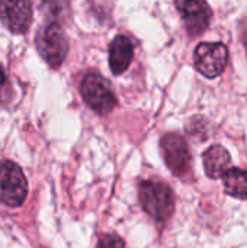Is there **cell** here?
Masks as SVG:
<instances>
[{
	"mask_svg": "<svg viewBox=\"0 0 247 248\" xmlns=\"http://www.w3.org/2000/svg\"><path fill=\"white\" fill-rule=\"evenodd\" d=\"M138 198L143 209L156 221H166L175 212V195L165 183L154 180L141 182Z\"/></svg>",
	"mask_w": 247,
	"mask_h": 248,
	"instance_id": "cell-1",
	"label": "cell"
},
{
	"mask_svg": "<svg viewBox=\"0 0 247 248\" xmlns=\"http://www.w3.org/2000/svg\"><path fill=\"white\" fill-rule=\"evenodd\" d=\"M35 44L38 52L49 67L58 68L64 62V58L68 52V41L61 25L58 23L44 25L36 33Z\"/></svg>",
	"mask_w": 247,
	"mask_h": 248,
	"instance_id": "cell-2",
	"label": "cell"
},
{
	"mask_svg": "<svg viewBox=\"0 0 247 248\" xmlns=\"http://www.w3.org/2000/svg\"><path fill=\"white\" fill-rule=\"evenodd\" d=\"M28 196V182L22 169L13 161L0 164V202L16 208L20 206Z\"/></svg>",
	"mask_w": 247,
	"mask_h": 248,
	"instance_id": "cell-3",
	"label": "cell"
},
{
	"mask_svg": "<svg viewBox=\"0 0 247 248\" xmlns=\"http://www.w3.org/2000/svg\"><path fill=\"white\" fill-rule=\"evenodd\" d=\"M80 92L86 105L99 115L109 113L118 103L108 81L98 73H89L83 78Z\"/></svg>",
	"mask_w": 247,
	"mask_h": 248,
	"instance_id": "cell-4",
	"label": "cell"
},
{
	"mask_svg": "<svg viewBox=\"0 0 247 248\" xmlns=\"http://www.w3.org/2000/svg\"><path fill=\"white\" fill-rule=\"evenodd\" d=\"M227 60L229 49L221 42H202L195 48L194 52L197 70L208 78L218 77L224 71Z\"/></svg>",
	"mask_w": 247,
	"mask_h": 248,
	"instance_id": "cell-5",
	"label": "cell"
},
{
	"mask_svg": "<svg viewBox=\"0 0 247 248\" xmlns=\"http://www.w3.org/2000/svg\"><path fill=\"white\" fill-rule=\"evenodd\" d=\"M165 161L170 171L176 176H183L191 167V153L185 138L176 132H169L163 135L160 141Z\"/></svg>",
	"mask_w": 247,
	"mask_h": 248,
	"instance_id": "cell-6",
	"label": "cell"
},
{
	"mask_svg": "<svg viewBox=\"0 0 247 248\" xmlns=\"http://www.w3.org/2000/svg\"><path fill=\"white\" fill-rule=\"evenodd\" d=\"M176 9L179 10L191 36L201 35L208 29L211 9L205 0H176Z\"/></svg>",
	"mask_w": 247,
	"mask_h": 248,
	"instance_id": "cell-7",
	"label": "cell"
},
{
	"mask_svg": "<svg viewBox=\"0 0 247 248\" xmlns=\"http://www.w3.org/2000/svg\"><path fill=\"white\" fill-rule=\"evenodd\" d=\"M0 19L10 32H26L32 20L29 0H0Z\"/></svg>",
	"mask_w": 247,
	"mask_h": 248,
	"instance_id": "cell-8",
	"label": "cell"
},
{
	"mask_svg": "<svg viewBox=\"0 0 247 248\" xmlns=\"http://www.w3.org/2000/svg\"><path fill=\"white\" fill-rule=\"evenodd\" d=\"M134 57L132 42L124 36L118 35L109 45V67L115 76L122 74L131 64Z\"/></svg>",
	"mask_w": 247,
	"mask_h": 248,
	"instance_id": "cell-9",
	"label": "cell"
},
{
	"mask_svg": "<svg viewBox=\"0 0 247 248\" xmlns=\"http://www.w3.org/2000/svg\"><path fill=\"white\" fill-rule=\"evenodd\" d=\"M204 167L205 173L211 179L223 177L231 164L230 153L223 145H213L204 153Z\"/></svg>",
	"mask_w": 247,
	"mask_h": 248,
	"instance_id": "cell-10",
	"label": "cell"
},
{
	"mask_svg": "<svg viewBox=\"0 0 247 248\" xmlns=\"http://www.w3.org/2000/svg\"><path fill=\"white\" fill-rule=\"evenodd\" d=\"M226 192L236 199H247V170L229 169L223 176Z\"/></svg>",
	"mask_w": 247,
	"mask_h": 248,
	"instance_id": "cell-11",
	"label": "cell"
},
{
	"mask_svg": "<svg viewBox=\"0 0 247 248\" xmlns=\"http://www.w3.org/2000/svg\"><path fill=\"white\" fill-rule=\"evenodd\" d=\"M42 12L47 17V23H58L68 16V1L67 0H44Z\"/></svg>",
	"mask_w": 247,
	"mask_h": 248,
	"instance_id": "cell-12",
	"label": "cell"
},
{
	"mask_svg": "<svg viewBox=\"0 0 247 248\" xmlns=\"http://www.w3.org/2000/svg\"><path fill=\"white\" fill-rule=\"evenodd\" d=\"M13 99V87L12 83L7 77V74L4 73L3 67L0 65V103L6 105Z\"/></svg>",
	"mask_w": 247,
	"mask_h": 248,
	"instance_id": "cell-13",
	"label": "cell"
},
{
	"mask_svg": "<svg viewBox=\"0 0 247 248\" xmlns=\"http://www.w3.org/2000/svg\"><path fill=\"white\" fill-rule=\"evenodd\" d=\"M98 248H125V244H124V241L118 235L108 234V235L100 238V241L98 244Z\"/></svg>",
	"mask_w": 247,
	"mask_h": 248,
	"instance_id": "cell-14",
	"label": "cell"
}]
</instances>
